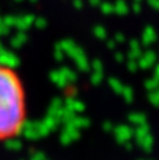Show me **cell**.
<instances>
[{
    "label": "cell",
    "mask_w": 159,
    "mask_h": 160,
    "mask_svg": "<svg viewBox=\"0 0 159 160\" xmlns=\"http://www.w3.org/2000/svg\"><path fill=\"white\" fill-rule=\"evenodd\" d=\"M28 119L27 93L16 69L0 62V142L20 136Z\"/></svg>",
    "instance_id": "cell-1"
}]
</instances>
